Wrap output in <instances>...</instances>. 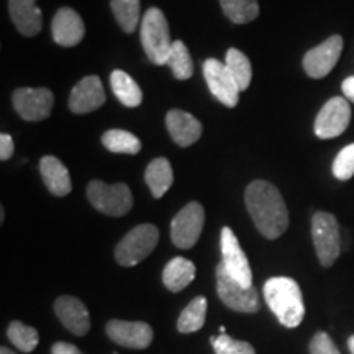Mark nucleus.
Returning a JSON list of instances; mask_svg holds the SVG:
<instances>
[{
  "instance_id": "nucleus-17",
  "label": "nucleus",
  "mask_w": 354,
  "mask_h": 354,
  "mask_svg": "<svg viewBox=\"0 0 354 354\" xmlns=\"http://www.w3.org/2000/svg\"><path fill=\"white\" fill-rule=\"evenodd\" d=\"M55 312L71 333L84 336L91 330V317H88L87 307L73 295L57 297L55 302Z\"/></svg>"
},
{
  "instance_id": "nucleus-23",
  "label": "nucleus",
  "mask_w": 354,
  "mask_h": 354,
  "mask_svg": "<svg viewBox=\"0 0 354 354\" xmlns=\"http://www.w3.org/2000/svg\"><path fill=\"white\" fill-rule=\"evenodd\" d=\"M110 86H112L115 97H117L125 107H140L141 102H143V94H141L140 86L135 82V79L128 76L125 71L115 69L113 73L110 74Z\"/></svg>"
},
{
  "instance_id": "nucleus-33",
  "label": "nucleus",
  "mask_w": 354,
  "mask_h": 354,
  "mask_svg": "<svg viewBox=\"0 0 354 354\" xmlns=\"http://www.w3.org/2000/svg\"><path fill=\"white\" fill-rule=\"evenodd\" d=\"M310 354H342L325 331H318L310 342Z\"/></svg>"
},
{
  "instance_id": "nucleus-2",
  "label": "nucleus",
  "mask_w": 354,
  "mask_h": 354,
  "mask_svg": "<svg viewBox=\"0 0 354 354\" xmlns=\"http://www.w3.org/2000/svg\"><path fill=\"white\" fill-rule=\"evenodd\" d=\"M264 299L277 320L287 328H297L305 317L302 290L290 277H271L264 284Z\"/></svg>"
},
{
  "instance_id": "nucleus-5",
  "label": "nucleus",
  "mask_w": 354,
  "mask_h": 354,
  "mask_svg": "<svg viewBox=\"0 0 354 354\" xmlns=\"http://www.w3.org/2000/svg\"><path fill=\"white\" fill-rule=\"evenodd\" d=\"M87 198L95 210L109 216H123L133 207L131 190L122 183L109 185L102 180H92L87 185Z\"/></svg>"
},
{
  "instance_id": "nucleus-9",
  "label": "nucleus",
  "mask_w": 354,
  "mask_h": 354,
  "mask_svg": "<svg viewBox=\"0 0 354 354\" xmlns=\"http://www.w3.org/2000/svg\"><path fill=\"white\" fill-rule=\"evenodd\" d=\"M13 109L26 122H41L51 115L55 95L48 88L21 87L12 95Z\"/></svg>"
},
{
  "instance_id": "nucleus-15",
  "label": "nucleus",
  "mask_w": 354,
  "mask_h": 354,
  "mask_svg": "<svg viewBox=\"0 0 354 354\" xmlns=\"http://www.w3.org/2000/svg\"><path fill=\"white\" fill-rule=\"evenodd\" d=\"M105 104V91L97 76H87L74 86L69 97V110L84 115L99 110Z\"/></svg>"
},
{
  "instance_id": "nucleus-39",
  "label": "nucleus",
  "mask_w": 354,
  "mask_h": 354,
  "mask_svg": "<svg viewBox=\"0 0 354 354\" xmlns=\"http://www.w3.org/2000/svg\"><path fill=\"white\" fill-rule=\"evenodd\" d=\"M3 218H6V210H3V207L0 209V221H3Z\"/></svg>"
},
{
  "instance_id": "nucleus-31",
  "label": "nucleus",
  "mask_w": 354,
  "mask_h": 354,
  "mask_svg": "<svg viewBox=\"0 0 354 354\" xmlns=\"http://www.w3.org/2000/svg\"><path fill=\"white\" fill-rule=\"evenodd\" d=\"M210 342L216 354H256L254 348L250 343L238 342L227 335L212 336Z\"/></svg>"
},
{
  "instance_id": "nucleus-27",
  "label": "nucleus",
  "mask_w": 354,
  "mask_h": 354,
  "mask_svg": "<svg viewBox=\"0 0 354 354\" xmlns=\"http://www.w3.org/2000/svg\"><path fill=\"white\" fill-rule=\"evenodd\" d=\"M225 64L236 81L240 91H246L250 87L251 79H253V68H251L250 59L245 53L236 50V48H230L227 57H225Z\"/></svg>"
},
{
  "instance_id": "nucleus-8",
  "label": "nucleus",
  "mask_w": 354,
  "mask_h": 354,
  "mask_svg": "<svg viewBox=\"0 0 354 354\" xmlns=\"http://www.w3.org/2000/svg\"><path fill=\"white\" fill-rule=\"evenodd\" d=\"M205 210L198 202H190L172 218L171 240L180 250H190L201 238Z\"/></svg>"
},
{
  "instance_id": "nucleus-19",
  "label": "nucleus",
  "mask_w": 354,
  "mask_h": 354,
  "mask_svg": "<svg viewBox=\"0 0 354 354\" xmlns=\"http://www.w3.org/2000/svg\"><path fill=\"white\" fill-rule=\"evenodd\" d=\"M13 25L24 37H37L43 28V13L37 0H8Z\"/></svg>"
},
{
  "instance_id": "nucleus-1",
  "label": "nucleus",
  "mask_w": 354,
  "mask_h": 354,
  "mask_svg": "<svg viewBox=\"0 0 354 354\" xmlns=\"http://www.w3.org/2000/svg\"><path fill=\"white\" fill-rule=\"evenodd\" d=\"M246 209L258 232L268 240H277L289 228V212L276 185L254 180L246 187Z\"/></svg>"
},
{
  "instance_id": "nucleus-38",
  "label": "nucleus",
  "mask_w": 354,
  "mask_h": 354,
  "mask_svg": "<svg viewBox=\"0 0 354 354\" xmlns=\"http://www.w3.org/2000/svg\"><path fill=\"white\" fill-rule=\"evenodd\" d=\"M0 354H17V353H13L12 349H8V348H6V346H2V348H0Z\"/></svg>"
},
{
  "instance_id": "nucleus-3",
  "label": "nucleus",
  "mask_w": 354,
  "mask_h": 354,
  "mask_svg": "<svg viewBox=\"0 0 354 354\" xmlns=\"http://www.w3.org/2000/svg\"><path fill=\"white\" fill-rule=\"evenodd\" d=\"M140 33L141 44H143L148 59L156 66L166 64L174 41L171 39L169 24H167L166 15L161 8L151 7L146 10L143 20H141Z\"/></svg>"
},
{
  "instance_id": "nucleus-12",
  "label": "nucleus",
  "mask_w": 354,
  "mask_h": 354,
  "mask_svg": "<svg viewBox=\"0 0 354 354\" xmlns=\"http://www.w3.org/2000/svg\"><path fill=\"white\" fill-rule=\"evenodd\" d=\"M221 245V263L227 271L245 287H253V271H251L250 261H248L245 251L241 250L236 234L230 227L221 228L220 234Z\"/></svg>"
},
{
  "instance_id": "nucleus-10",
  "label": "nucleus",
  "mask_w": 354,
  "mask_h": 354,
  "mask_svg": "<svg viewBox=\"0 0 354 354\" xmlns=\"http://www.w3.org/2000/svg\"><path fill=\"white\" fill-rule=\"evenodd\" d=\"M351 122V107L344 97H333L323 105L315 118V135L320 140H330L343 135Z\"/></svg>"
},
{
  "instance_id": "nucleus-20",
  "label": "nucleus",
  "mask_w": 354,
  "mask_h": 354,
  "mask_svg": "<svg viewBox=\"0 0 354 354\" xmlns=\"http://www.w3.org/2000/svg\"><path fill=\"white\" fill-rule=\"evenodd\" d=\"M39 171H41L43 183L55 197H66L73 189L71 176L59 159L55 156H44L39 161Z\"/></svg>"
},
{
  "instance_id": "nucleus-36",
  "label": "nucleus",
  "mask_w": 354,
  "mask_h": 354,
  "mask_svg": "<svg viewBox=\"0 0 354 354\" xmlns=\"http://www.w3.org/2000/svg\"><path fill=\"white\" fill-rule=\"evenodd\" d=\"M342 91H343L344 99L354 104V76L344 79L342 84Z\"/></svg>"
},
{
  "instance_id": "nucleus-22",
  "label": "nucleus",
  "mask_w": 354,
  "mask_h": 354,
  "mask_svg": "<svg viewBox=\"0 0 354 354\" xmlns=\"http://www.w3.org/2000/svg\"><path fill=\"white\" fill-rule=\"evenodd\" d=\"M145 180L154 198H161L174 183V172L166 158H156L146 167Z\"/></svg>"
},
{
  "instance_id": "nucleus-29",
  "label": "nucleus",
  "mask_w": 354,
  "mask_h": 354,
  "mask_svg": "<svg viewBox=\"0 0 354 354\" xmlns=\"http://www.w3.org/2000/svg\"><path fill=\"white\" fill-rule=\"evenodd\" d=\"M110 6L123 32H135L140 21V0H112Z\"/></svg>"
},
{
  "instance_id": "nucleus-11",
  "label": "nucleus",
  "mask_w": 354,
  "mask_h": 354,
  "mask_svg": "<svg viewBox=\"0 0 354 354\" xmlns=\"http://www.w3.org/2000/svg\"><path fill=\"white\" fill-rule=\"evenodd\" d=\"M203 76H205L207 86H209L212 95L227 107L233 109L240 100V87L230 73L227 64L218 59L209 57L203 63Z\"/></svg>"
},
{
  "instance_id": "nucleus-28",
  "label": "nucleus",
  "mask_w": 354,
  "mask_h": 354,
  "mask_svg": "<svg viewBox=\"0 0 354 354\" xmlns=\"http://www.w3.org/2000/svg\"><path fill=\"white\" fill-rule=\"evenodd\" d=\"M166 64L169 66L174 77L179 79V81H187V79L192 77V57H190L187 46H185L184 41H180V39H176V41L172 43Z\"/></svg>"
},
{
  "instance_id": "nucleus-32",
  "label": "nucleus",
  "mask_w": 354,
  "mask_h": 354,
  "mask_svg": "<svg viewBox=\"0 0 354 354\" xmlns=\"http://www.w3.org/2000/svg\"><path fill=\"white\" fill-rule=\"evenodd\" d=\"M333 174L339 180H348L354 176V143L344 146L335 158Z\"/></svg>"
},
{
  "instance_id": "nucleus-7",
  "label": "nucleus",
  "mask_w": 354,
  "mask_h": 354,
  "mask_svg": "<svg viewBox=\"0 0 354 354\" xmlns=\"http://www.w3.org/2000/svg\"><path fill=\"white\" fill-rule=\"evenodd\" d=\"M216 292L221 302L234 312L254 313L259 310L256 287H245L227 271L223 263L216 266Z\"/></svg>"
},
{
  "instance_id": "nucleus-18",
  "label": "nucleus",
  "mask_w": 354,
  "mask_h": 354,
  "mask_svg": "<svg viewBox=\"0 0 354 354\" xmlns=\"http://www.w3.org/2000/svg\"><path fill=\"white\" fill-rule=\"evenodd\" d=\"M166 125L171 138L183 148L197 143L202 136L201 122L184 110H169L166 115Z\"/></svg>"
},
{
  "instance_id": "nucleus-37",
  "label": "nucleus",
  "mask_w": 354,
  "mask_h": 354,
  "mask_svg": "<svg viewBox=\"0 0 354 354\" xmlns=\"http://www.w3.org/2000/svg\"><path fill=\"white\" fill-rule=\"evenodd\" d=\"M348 348H349V351H351V354H354V335L349 336V339H348Z\"/></svg>"
},
{
  "instance_id": "nucleus-24",
  "label": "nucleus",
  "mask_w": 354,
  "mask_h": 354,
  "mask_svg": "<svg viewBox=\"0 0 354 354\" xmlns=\"http://www.w3.org/2000/svg\"><path fill=\"white\" fill-rule=\"evenodd\" d=\"M220 6L225 17L236 25L250 24L259 15L258 0H220Z\"/></svg>"
},
{
  "instance_id": "nucleus-13",
  "label": "nucleus",
  "mask_w": 354,
  "mask_h": 354,
  "mask_svg": "<svg viewBox=\"0 0 354 354\" xmlns=\"http://www.w3.org/2000/svg\"><path fill=\"white\" fill-rule=\"evenodd\" d=\"M343 51V38L339 35H333L325 39L322 44L312 48L304 56V71L308 77L323 79L333 71Z\"/></svg>"
},
{
  "instance_id": "nucleus-14",
  "label": "nucleus",
  "mask_w": 354,
  "mask_h": 354,
  "mask_svg": "<svg viewBox=\"0 0 354 354\" xmlns=\"http://www.w3.org/2000/svg\"><path fill=\"white\" fill-rule=\"evenodd\" d=\"M113 343L131 349H146L153 343V328L145 322L110 320L105 326Z\"/></svg>"
},
{
  "instance_id": "nucleus-35",
  "label": "nucleus",
  "mask_w": 354,
  "mask_h": 354,
  "mask_svg": "<svg viewBox=\"0 0 354 354\" xmlns=\"http://www.w3.org/2000/svg\"><path fill=\"white\" fill-rule=\"evenodd\" d=\"M51 354H84V353L76 346V344L59 342V343L53 344Z\"/></svg>"
},
{
  "instance_id": "nucleus-21",
  "label": "nucleus",
  "mask_w": 354,
  "mask_h": 354,
  "mask_svg": "<svg viewBox=\"0 0 354 354\" xmlns=\"http://www.w3.org/2000/svg\"><path fill=\"white\" fill-rule=\"evenodd\" d=\"M194 279H196V266L192 261L180 256L172 258L162 271V282L171 292L184 290Z\"/></svg>"
},
{
  "instance_id": "nucleus-16",
  "label": "nucleus",
  "mask_w": 354,
  "mask_h": 354,
  "mask_svg": "<svg viewBox=\"0 0 354 354\" xmlns=\"http://www.w3.org/2000/svg\"><path fill=\"white\" fill-rule=\"evenodd\" d=\"M51 32L53 38L59 46L71 48L82 41L84 35H86V26L76 10L69 7H61L55 13Z\"/></svg>"
},
{
  "instance_id": "nucleus-34",
  "label": "nucleus",
  "mask_w": 354,
  "mask_h": 354,
  "mask_svg": "<svg viewBox=\"0 0 354 354\" xmlns=\"http://www.w3.org/2000/svg\"><path fill=\"white\" fill-rule=\"evenodd\" d=\"M13 151H15V145H13L12 136L7 135V133H2L0 135V159L7 161V159L12 158Z\"/></svg>"
},
{
  "instance_id": "nucleus-4",
  "label": "nucleus",
  "mask_w": 354,
  "mask_h": 354,
  "mask_svg": "<svg viewBox=\"0 0 354 354\" xmlns=\"http://www.w3.org/2000/svg\"><path fill=\"white\" fill-rule=\"evenodd\" d=\"M159 241V230L154 225L143 223L128 232L115 248V259L120 266L131 268L153 253Z\"/></svg>"
},
{
  "instance_id": "nucleus-30",
  "label": "nucleus",
  "mask_w": 354,
  "mask_h": 354,
  "mask_svg": "<svg viewBox=\"0 0 354 354\" xmlns=\"http://www.w3.org/2000/svg\"><path fill=\"white\" fill-rule=\"evenodd\" d=\"M7 336L10 343L21 353H32L39 343V335L33 326L25 325L21 322H12L8 325Z\"/></svg>"
},
{
  "instance_id": "nucleus-25",
  "label": "nucleus",
  "mask_w": 354,
  "mask_h": 354,
  "mask_svg": "<svg viewBox=\"0 0 354 354\" xmlns=\"http://www.w3.org/2000/svg\"><path fill=\"white\" fill-rule=\"evenodd\" d=\"M102 145L117 154H138L141 141L127 130H109L102 135Z\"/></svg>"
},
{
  "instance_id": "nucleus-6",
  "label": "nucleus",
  "mask_w": 354,
  "mask_h": 354,
  "mask_svg": "<svg viewBox=\"0 0 354 354\" xmlns=\"http://www.w3.org/2000/svg\"><path fill=\"white\" fill-rule=\"evenodd\" d=\"M312 238L318 261L323 268H330L342 253L338 220L328 212H317L312 218Z\"/></svg>"
},
{
  "instance_id": "nucleus-26",
  "label": "nucleus",
  "mask_w": 354,
  "mask_h": 354,
  "mask_svg": "<svg viewBox=\"0 0 354 354\" xmlns=\"http://www.w3.org/2000/svg\"><path fill=\"white\" fill-rule=\"evenodd\" d=\"M207 317V299L196 297L187 307L183 310L179 320H177V330L180 333H194L198 331L205 323Z\"/></svg>"
}]
</instances>
